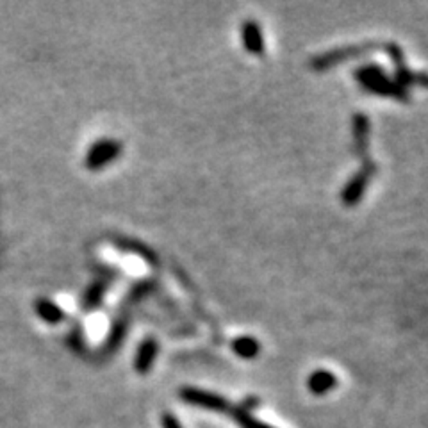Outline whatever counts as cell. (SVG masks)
<instances>
[{
	"label": "cell",
	"mask_w": 428,
	"mask_h": 428,
	"mask_svg": "<svg viewBox=\"0 0 428 428\" xmlns=\"http://www.w3.org/2000/svg\"><path fill=\"white\" fill-rule=\"evenodd\" d=\"M354 75L366 92L375 93V95L391 96L400 102H409V99H411L407 89L400 86L396 80L389 79L379 65H364V67L357 68Z\"/></svg>",
	"instance_id": "cell-1"
},
{
	"label": "cell",
	"mask_w": 428,
	"mask_h": 428,
	"mask_svg": "<svg viewBox=\"0 0 428 428\" xmlns=\"http://www.w3.org/2000/svg\"><path fill=\"white\" fill-rule=\"evenodd\" d=\"M375 175V164L371 159L364 161L361 170L348 180V184L345 186V189L341 191V202L346 207H354L361 202V198L366 193V187L370 184V180L373 179Z\"/></svg>",
	"instance_id": "cell-2"
},
{
	"label": "cell",
	"mask_w": 428,
	"mask_h": 428,
	"mask_svg": "<svg viewBox=\"0 0 428 428\" xmlns=\"http://www.w3.org/2000/svg\"><path fill=\"white\" fill-rule=\"evenodd\" d=\"M180 398H182V402H186V404L196 405V407L211 409V411H218V412L230 411V404L223 398V396L204 391V389L184 387V389H180Z\"/></svg>",
	"instance_id": "cell-3"
},
{
	"label": "cell",
	"mask_w": 428,
	"mask_h": 428,
	"mask_svg": "<svg viewBox=\"0 0 428 428\" xmlns=\"http://www.w3.org/2000/svg\"><path fill=\"white\" fill-rule=\"evenodd\" d=\"M387 52H389V55H391L393 62H395V70H396V83L400 84L402 87H407V86H421V87H428V75L425 74H414V71H411L407 68V65H405L404 61V52H402V49L396 45H387L386 46Z\"/></svg>",
	"instance_id": "cell-4"
},
{
	"label": "cell",
	"mask_w": 428,
	"mask_h": 428,
	"mask_svg": "<svg viewBox=\"0 0 428 428\" xmlns=\"http://www.w3.org/2000/svg\"><path fill=\"white\" fill-rule=\"evenodd\" d=\"M377 49V45H371V43H368V45H354V46H343V49H336V50H330V52H327V54L320 55V58L312 59V68H316V70H325V68L334 67V65H339V62L343 61H348V59H354L357 58V55L366 54L368 50H373Z\"/></svg>",
	"instance_id": "cell-5"
},
{
	"label": "cell",
	"mask_w": 428,
	"mask_h": 428,
	"mask_svg": "<svg viewBox=\"0 0 428 428\" xmlns=\"http://www.w3.org/2000/svg\"><path fill=\"white\" fill-rule=\"evenodd\" d=\"M352 132H354V146L355 152L362 155L364 161H368V146H370V120L366 114L357 112L352 121Z\"/></svg>",
	"instance_id": "cell-6"
},
{
	"label": "cell",
	"mask_w": 428,
	"mask_h": 428,
	"mask_svg": "<svg viewBox=\"0 0 428 428\" xmlns=\"http://www.w3.org/2000/svg\"><path fill=\"white\" fill-rule=\"evenodd\" d=\"M241 37L243 45L248 50L250 54L261 55L264 52V37H262L261 25L254 20H246L241 25Z\"/></svg>",
	"instance_id": "cell-7"
},
{
	"label": "cell",
	"mask_w": 428,
	"mask_h": 428,
	"mask_svg": "<svg viewBox=\"0 0 428 428\" xmlns=\"http://www.w3.org/2000/svg\"><path fill=\"white\" fill-rule=\"evenodd\" d=\"M337 386L336 375L332 371L327 370H318L311 375L307 379V387L312 395H327L329 391H332L334 387Z\"/></svg>",
	"instance_id": "cell-8"
},
{
	"label": "cell",
	"mask_w": 428,
	"mask_h": 428,
	"mask_svg": "<svg viewBox=\"0 0 428 428\" xmlns=\"http://www.w3.org/2000/svg\"><path fill=\"white\" fill-rule=\"evenodd\" d=\"M159 352V346L154 339H146L143 341V345L139 346L137 350V357H136V370L139 373H146L150 370V366L154 364V359Z\"/></svg>",
	"instance_id": "cell-9"
},
{
	"label": "cell",
	"mask_w": 428,
	"mask_h": 428,
	"mask_svg": "<svg viewBox=\"0 0 428 428\" xmlns=\"http://www.w3.org/2000/svg\"><path fill=\"white\" fill-rule=\"evenodd\" d=\"M232 350L237 357L241 359H255L261 352V345L255 337L252 336H241L236 337L232 341Z\"/></svg>",
	"instance_id": "cell-10"
},
{
	"label": "cell",
	"mask_w": 428,
	"mask_h": 428,
	"mask_svg": "<svg viewBox=\"0 0 428 428\" xmlns=\"http://www.w3.org/2000/svg\"><path fill=\"white\" fill-rule=\"evenodd\" d=\"M118 152H120V145H118L117 142L102 143V145L96 146L95 152H93V162H95V164H104V162L117 157Z\"/></svg>",
	"instance_id": "cell-11"
},
{
	"label": "cell",
	"mask_w": 428,
	"mask_h": 428,
	"mask_svg": "<svg viewBox=\"0 0 428 428\" xmlns=\"http://www.w3.org/2000/svg\"><path fill=\"white\" fill-rule=\"evenodd\" d=\"M229 412L232 414L234 420L241 425L243 428H273V427H270V425L262 423V421L252 418V416H250V412L245 411V409H241V407H230Z\"/></svg>",
	"instance_id": "cell-12"
},
{
	"label": "cell",
	"mask_w": 428,
	"mask_h": 428,
	"mask_svg": "<svg viewBox=\"0 0 428 428\" xmlns=\"http://www.w3.org/2000/svg\"><path fill=\"white\" fill-rule=\"evenodd\" d=\"M162 428H182V425L179 423V420L173 414L166 412V414H162Z\"/></svg>",
	"instance_id": "cell-13"
}]
</instances>
